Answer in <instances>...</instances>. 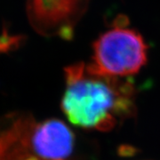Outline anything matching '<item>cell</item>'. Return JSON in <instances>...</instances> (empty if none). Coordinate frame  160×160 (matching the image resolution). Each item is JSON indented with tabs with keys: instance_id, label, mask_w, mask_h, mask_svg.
Wrapping results in <instances>:
<instances>
[{
	"instance_id": "obj_1",
	"label": "cell",
	"mask_w": 160,
	"mask_h": 160,
	"mask_svg": "<svg viewBox=\"0 0 160 160\" xmlns=\"http://www.w3.org/2000/svg\"><path fill=\"white\" fill-rule=\"evenodd\" d=\"M62 109L71 124L84 129L108 132L135 115V87L118 78L99 74L88 64L65 68Z\"/></svg>"
},
{
	"instance_id": "obj_2",
	"label": "cell",
	"mask_w": 160,
	"mask_h": 160,
	"mask_svg": "<svg viewBox=\"0 0 160 160\" xmlns=\"http://www.w3.org/2000/svg\"><path fill=\"white\" fill-rule=\"evenodd\" d=\"M148 46L135 29L116 26L94 41L89 67L99 74L125 78L147 62Z\"/></svg>"
},
{
	"instance_id": "obj_3",
	"label": "cell",
	"mask_w": 160,
	"mask_h": 160,
	"mask_svg": "<svg viewBox=\"0 0 160 160\" xmlns=\"http://www.w3.org/2000/svg\"><path fill=\"white\" fill-rule=\"evenodd\" d=\"M35 122L21 115L8 117L0 125V160H49L36 141Z\"/></svg>"
}]
</instances>
